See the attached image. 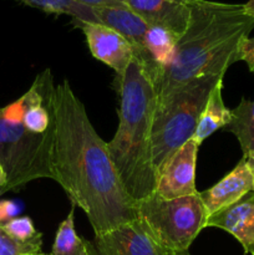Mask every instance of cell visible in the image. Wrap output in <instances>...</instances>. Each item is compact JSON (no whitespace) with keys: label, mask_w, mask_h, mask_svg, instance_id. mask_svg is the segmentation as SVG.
Segmentation results:
<instances>
[{"label":"cell","mask_w":254,"mask_h":255,"mask_svg":"<svg viewBox=\"0 0 254 255\" xmlns=\"http://www.w3.org/2000/svg\"><path fill=\"white\" fill-rule=\"evenodd\" d=\"M49 100L54 117L50 154L54 181L84 211L95 236L136 221L137 203L125 189L107 143L95 131L70 82L54 85Z\"/></svg>","instance_id":"obj_1"},{"label":"cell","mask_w":254,"mask_h":255,"mask_svg":"<svg viewBox=\"0 0 254 255\" xmlns=\"http://www.w3.org/2000/svg\"><path fill=\"white\" fill-rule=\"evenodd\" d=\"M254 29L244 4L194 0L187 29L154 84L157 100L201 77H224L241 61L242 45Z\"/></svg>","instance_id":"obj_2"},{"label":"cell","mask_w":254,"mask_h":255,"mask_svg":"<svg viewBox=\"0 0 254 255\" xmlns=\"http://www.w3.org/2000/svg\"><path fill=\"white\" fill-rule=\"evenodd\" d=\"M116 90L120 124L107 148L125 189L137 203L154 194L158 179L151 146L157 94L151 77L134 59L116 79Z\"/></svg>","instance_id":"obj_3"},{"label":"cell","mask_w":254,"mask_h":255,"mask_svg":"<svg viewBox=\"0 0 254 255\" xmlns=\"http://www.w3.org/2000/svg\"><path fill=\"white\" fill-rule=\"evenodd\" d=\"M223 77H201L157 100L151 131L152 161L157 174L174 152L193 138L213 87Z\"/></svg>","instance_id":"obj_4"},{"label":"cell","mask_w":254,"mask_h":255,"mask_svg":"<svg viewBox=\"0 0 254 255\" xmlns=\"http://www.w3.org/2000/svg\"><path fill=\"white\" fill-rule=\"evenodd\" d=\"M54 125L46 133H34L22 124V101L0 107V163L6 184L0 194L16 192L40 178L54 179L50 164Z\"/></svg>","instance_id":"obj_5"},{"label":"cell","mask_w":254,"mask_h":255,"mask_svg":"<svg viewBox=\"0 0 254 255\" xmlns=\"http://www.w3.org/2000/svg\"><path fill=\"white\" fill-rule=\"evenodd\" d=\"M137 219L164 252L174 253L188 251L207 228L208 214L199 192L174 199L152 194L137 202Z\"/></svg>","instance_id":"obj_6"},{"label":"cell","mask_w":254,"mask_h":255,"mask_svg":"<svg viewBox=\"0 0 254 255\" xmlns=\"http://www.w3.org/2000/svg\"><path fill=\"white\" fill-rule=\"evenodd\" d=\"M87 248L90 255H167L138 219L96 234Z\"/></svg>","instance_id":"obj_7"},{"label":"cell","mask_w":254,"mask_h":255,"mask_svg":"<svg viewBox=\"0 0 254 255\" xmlns=\"http://www.w3.org/2000/svg\"><path fill=\"white\" fill-rule=\"evenodd\" d=\"M201 144L193 138L183 144L159 171L154 194L164 199L198 193L196 188V164Z\"/></svg>","instance_id":"obj_8"},{"label":"cell","mask_w":254,"mask_h":255,"mask_svg":"<svg viewBox=\"0 0 254 255\" xmlns=\"http://www.w3.org/2000/svg\"><path fill=\"white\" fill-rule=\"evenodd\" d=\"M82 30L92 56L116 72V79L124 76L134 57L132 45L121 34L100 22L74 20Z\"/></svg>","instance_id":"obj_9"},{"label":"cell","mask_w":254,"mask_h":255,"mask_svg":"<svg viewBox=\"0 0 254 255\" xmlns=\"http://www.w3.org/2000/svg\"><path fill=\"white\" fill-rule=\"evenodd\" d=\"M207 227L232 234L242 244L246 254L254 255V191L232 206L209 216Z\"/></svg>","instance_id":"obj_10"},{"label":"cell","mask_w":254,"mask_h":255,"mask_svg":"<svg viewBox=\"0 0 254 255\" xmlns=\"http://www.w3.org/2000/svg\"><path fill=\"white\" fill-rule=\"evenodd\" d=\"M254 191V178L246 158L238 162L233 171L229 172L224 178L213 187L199 192L207 214L217 213L227 207L243 198L246 194Z\"/></svg>","instance_id":"obj_11"},{"label":"cell","mask_w":254,"mask_h":255,"mask_svg":"<svg viewBox=\"0 0 254 255\" xmlns=\"http://www.w3.org/2000/svg\"><path fill=\"white\" fill-rule=\"evenodd\" d=\"M194 0H126L147 24L168 29L177 36L186 31Z\"/></svg>","instance_id":"obj_12"},{"label":"cell","mask_w":254,"mask_h":255,"mask_svg":"<svg viewBox=\"0 0 254 255\" xmlns=\"http://www.w3.org/2000/svg\"><path fill=\"white\" fill-rule=\"evenodd\" d=\"M222 89H223V80H221L209 94L207 104L199 119L196 133L193 136V139L197 143L201 144L211 134H213L218 129L224 128L231 122L232 111L224 105Z\"/></svg>","instance_id":"obj_13"},{"label":"cell","mask_w":254,"mask_h":255,"mask_svg":"<svg viewBox=\"0 0 254 255\" xmlns=\"http://www.w3.org/2000/svg\"><path fill=\"white\" fill-rule=\"evenodd\" d=\"M224 129L237 137L243 158H254V100L242 99L238 106L232 110V120Z\"/></svg>","instance_id":"obj_14"},{"label":"cell","mask_w":254,"mask_h":255,"mask_svg":"<svg viewBox=\"0 0 254 255\" xmlns=\"http://www.w3.org/2000/svg\"><path fill=\"white\" fill-rule=\"evenodd\" d=\"M75 204L66 218L60 223L55 234L51 253L46 255H90L87 241L80 238L75 229Z\"/></svg>","instance_id":"obj_15"},{"label":"cell","mask_w":254,"mask_h":255,"mask_svg":"<svg viewBox=\"0 0 254 255\" xmlns=\"http://www.w3.org/2000/svg\"><path fill=\"white\" fill-rule=\"evenodd\" d=\"M178 39L179 37L172 31H169L168 29L149 25L146 34V47L148 54L151 55L152 60L156 62V65L161 70V74L162 70L171 60Z\"/></svg>","instance_id":"obj_16"},{"label":"cell","mask_w":254,"mask_h":255,"mask_svg":"<svg viewBox=\"0 0 254 255\" xmlns=\"http://www.w3.org/2000/svg\"><path fill=\"white\" fill-rule=\"evenodd\" d=\"M17 1L49 14H64L71 16L72 20L97 22L92 7L79 4L72 0H17Z\"/></svg>","instance_id":"obj_17"},{"label":"cell","mask_w":254,"mask_h":255,"mask_svg":"<svg viewBox=\"0 0 254 255\" xmlns=\"http://www.w3.org/2000/svg\"><path fill=\"white\" fill-rule=\"evenodd\" d=\"M0 255H46L42 252V239L20 242L12 238L0 224Z\"/></svg>","instance_id":"obj_18"},{"label":"cell","mask_w":254,"mask_h":255,"mask_svg":"<svg viewBox=\"0 0 254 255\" xmlns=\"http://www.w3.org/2000/svg\"><path fill=\"white\" fill-rule=\"evenodd\" d=\"M1 226L12 238L24 243L42 239V234L35 229L34 223L29 217H15Z\"/></svg>","instance_id":"obj_19"},{"label":"cell","mask_w":254,"mask_h":255,"mask_svg":"<svg viewBox=\"0 0 254 255\" xmlns=\"http://www.w3.org/2000/svg\"><path fill=\"white\" fill-rule=\"evenodd\" d=\"M19 206L12 201H0V224H5L19 214Z\"/></svg>","instance_id":"obj_20"},{"label":"cell","mask_w":254,"mask_h":255,"mask_svg":"<svg viewBox=\"0 0 254 255\" xmlns=\"http://www.w3.org/2000/svg\"><path fill=\"white\" fill-rule=\"evenodd\" d=\"M242 61L248 65L249 70L254 74V37H248L242 45Z\"/></svg>","instance_id":"obj_21"},{"label":"cell","mask_w":254,"mask_h":255,"mask_svg":"<svg viewBox=\"0 0 254 255\" xmlns=\"http://www.w3.org/2000/svg\"><path fill=\"white\" fill-rule=\"evenodd\" d=\"M79 4L86 5L90 7H97V6H111V5H120L126 4V0H72Z\"/></svg>","instance_id":"obj_22"},{"label":"cell","mask_w":254,"mask_h":255,"mask_svg":"<svg viewBox=\"0 0 254 255\" xmlns=\"http://www.w3.org/2000/svg\"><path fill=\"white\" fill-rule=\"evenodd\" d=\"M244 9H246L247 14L251 15L254 19V0H248V2L244 4Z\"/></svg>","instance_id":"obj_23"},{"label":"cell","mask_w":254,"mask_h":255,"mask_svg":"<svg viewBox=\"0 0 254 255\" xmlns=\"http://www.w3.org/2000/svg\"><path fill=\"white\" fill-rule=\"evenodd\" d=\"M5 184H6V174H5L4 168H2L1 163H0V192L4 189Z\"/></svg>","instance_id":"obj_24"},{"label":"cell","mask_w":254,"mask_h":255,"mask_svg":"<svg viewBox=\"0 0 254 255\" xmlns=\"http://www.w3.org/2000/svg\"><path fill=\"white\" fill-rule=\"evenodd\" d=\"M247 162H248V166H249V168H251L252 174H253V178H254V158L247 159Z\"/></svg>","instance_id":"obj_25"},{"label":"cell","mask_w":254,"mask_h":255,"mask_svg":"<svg viewBox=\"0 0 254 255\" xmlns=\"http://www.w3.org/2000/svg\"><path fill=\"white\" fill-rule=\"evenodd\" d=\"M167 255H191L188 251L184 252H174V253H167Z\"/></svg>","instance_id":"obj_26"}]
</instances>
